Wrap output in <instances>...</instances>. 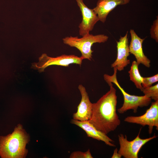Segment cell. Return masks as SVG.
Listing matches in <instances>:
<instances>
[{"label":"cell","mask_w":158,"mask_h":158,"mask_svg":"<svg viewBox=\"0 0 158 158\" xmlns=\"http://www.w3.org/2000/svg\"><path fill=\"white\" fill-rule=\"evenodd\" d=\"M105 81L109 90L97 102L92 103V116L89 121L97 129L107 135L116 129L121 121L116 113V89L111 82Z\"/></svg>","instance_id":"6da1fadb"},{"label":"cell","mask_w":158,"mask_h":158,"mask_svg":"<svg viewBox=\"0 0 158 158\" xmlns=\"http://www.w3.org/2000/svg\"><path fill=\"white\" fill-rule=\"evenodd\" d=\"M29 136L19 124L11 134L0 136V156L3 158L25 157L28 151L26 145Z\"/></svg>","instance_id":"7a4b0ae2"},{"label":"cell","mask_w":158,"mask_h":158,"mask_svg":"<svg viewBox=\"0 0 158 158\" xmlns=\"http://www.w3.org/2000/svg\"><path fill=\"white\" fill-rule=\"evenodd\" d=\"M108 38L109 37L104 34L93 35L88 33L81 38L78 36H67L63 38L62 40L64 44L78 49L81 53L80 57L83 60L91 61L93 52L92 49L93 44L96 43H104Z\"/></svg>","instance_id":"3957f363"},{"label":"cell","mask_w":158,"mask_h":158,"mask_svg":"<svg viewBox=\"0 0 158 158\" xmlns=\"http://www.w3.org/2000/svg\"><path fill=\"white\" fill-rule=\"evenodd\" d=\"M113 68L114 72L113 75H110L104 74V78L105 81H109L114 84L123 94V103L122 107L118 109V112L122 114L128 110L131 109L134 113H136L138 107L142 108L148 106L151 102V98L145 95L138 96L131 95L126 92L118 82L117 78V69L116 67Z\"/></svg>","instance_id":"277c9868"},{"label":"cell","mask_w":158,"mask_h":158,"mask_svg":"<svg viewBox=\"0 0 158 158\" xmlns=\"http://www.w3.org/2000/svg\"><path fill=\"white\" fill-rule=\"evenodd\" d=\"M141 128L136 137L133 140L129 141L127 136L121 133L118 135L120 145L118 153L125 158H138V153L142 147L150 141L156 138L157 136L154 134L149 138L142 139L139 135Z\"/></svg>","instance_id":"5b68a950"},{"label":"cell","mask_w":158,"mask_h":158,"mask_svg":"<svg viewBox=\"0 0 158 158\" xmlns=\"http://www.w3.org/2000/svg\"><path fill=\"white\" fill-rule=\"evenodd\" d=\"M83 60L80 57L75 55L64 54L52 57L44 53L39 58L38 62L32 64V68L38 70L40 72H42L47 67L52 65L67 67L70 64H76L80 66Z\"/></svg>","instance_id":"8992f818"},{"label":"cell","mask_w":158,"mask_h":158,"mask_svg":"<svg viewBox=\"0 0 158 158\" xmlns=\"http://www.w3.org/2000/svg\"><path fill=\"white\" fill-rule=\"evenodd\" d=\"M124 121L128 123L139 124L142 126H148V132L151 134L154 127L158 130V100L152 103L150 107L143 114L139 116H130L125 118Z\"/></svg>","instance_id":"52a82bcc"},{"label":"cell","mask_w":158,"mask_h":158,"mask_svg":"<svg viewBox=\"0 0 158 158\" xmlns=\"http://www.w3.org/2000/svg\"><path fill=\"white\" fill-rule=\"evenodd\" d=\"M75 0L82 16V21L78 27L79 35L83 37L93 30L95 25L99 20L93 9L88 7L83 0Z\"/></svg>","instance_id":"ba28073f"},{"label":"cell","mask_w":158,"mask_h":158,"mask_svg":"<svg viewBox=\"0 0 158 158\" xmlns=\"http://www.w3.org/2000/svg\"><path fill=\"white\" fill-rule=\"evenodd\" d=\"M128 32L125 35L121 36L118 41H116L117 54L115 61L111 64V68L116 67L117 71H121L128 64L130 60L128 59L130 55L128 37Z\"/></svg>","instance_id":"9c48e42d"},{"label":"cell","mask_w":158,"mask_h":158,"mask_svg":"<svg viewBox=\"0 0 158 158\" xmlns=\"http://www.w3.org/2000/svg\"><path fill=\"white\" fill-rule=\"evenodd\" d=\"M130 33L131 36L129 45L130 53L135 56L136 61L139 65L142 64L147 67H150V60L145 55L142 49V44L145 38L139 37L133 29L130 30Z\"/></svg>","instance_id":"30bf717a"},{"label":"cell","mask_w":158,"mask_h":158,"mask_svg":"<svg viewBox=\"0 0 158 158\" xmlns=\"http://www.w3.org/2000/svg\"><path fill=\"white\" fill-rule=\"evenodd\" d=\"M78 88L81 96L77 112L73 115V119L81 121H89L92 112V103L90 101L88 93L85 87L79 85Z\"/></svg>","instance_id":"8fae6325"},{"label":"cell","mask_w":158,"mask_h":158,"mask_svg":"<svg viewBox=\"0 0 158 158\" xmlns=\"http://www.w3.org/2000/svg\"><path fill=\"white\" fill-rule=\"evenodd\" d=\"M71 123L80 127L86 132L88 137L104 142L107 145L115 147L114 141L107 135L97 129L89 121H81L71 119Z\"/></svg>","instance_id":"7c38bea8"},{"label":"cell","mask_w":158,"mask_h":158,"mask_svg":"<svg viewBox=\"0 0 158 158\" xmlns=\"http://www.w3.org/2000/svg\"><path fill=\"white\" fill-rule=\"evenodd\" d=\"M130 0H98L96 6L93 8L99 20L105 22L109 13L116 6L129 3Z\"/></svg>","instance_id":"4fadbf2b"},{"label":"cell","mask_w":158,"mask_h":158,"mask_svg":"<svg viewBox=\"0 0 158 158\" xmlns=\"http://www.w3.org/2000/svg\"><path fill=\"white\" fill-rule=\"evenodd\" d=\"M139 65L135 61H133L128 73L130 80L134 83L137 88L142 91L143 89L142 86L143 77L141 76L140 73L138 69Z\"/></svg>","instance_id":"5bb4252c"},{"label":"cell","mask_w":158,"mask_h":158,"mask_svg":"<svg viewBox=\"0 0 158 158\" xmlns=\"http://www.w3.org/2000/svg\"><path fill=\"white\" fill-rule=\"evenodd\" d=\"M142 92L145 95L154 101L158 100V84L143 88Z\"/></svg>","instance_id":"9a60e30c"},{"label":"cell","mask_w":158,"mask_h":158,"mask_svg":"<svg viewBox=\"0 0 158 158\" xmlns=\"http://www.w3.org/2000/svg\"><path fill=\"white\" fill-rule=\"evenodd\" d=\"M158 81V74L149 77H143L142 86L143 88L149 87Z\"/></svg>","instance_id":"2e32d148"},{"label":"cell","mask_w":158,"mask_h":158,"mask_svg":"<svg viewBox=\"0 0 158 158\" xmlns=\"http://www.w3.org/2000/svg\"><path fill=\"white\" fill-rule=\"evenodd\" d=\"M153 22L150 29V34L151 38L157 42H158V17Z\"/></svg>","instance_id":"e0dca14e"},{"label":"cell","mask_w":158,"mask_h":158,"mask_svg":"<svg viewBox=\"0 0 158 158\" xmlns=\"http://www.w3.org/2000/svg\"><path fill=\"white\" fill-rule=\"evenodd\" d=\"M70 158H93L88 149L87 151L83 152L80 151H75L72 152L70 156Z\"/></svg>","instance_id":"ac0fdd59"},{"label":"cell","mask_w":158,"mask_h":158,"mask_svg":"<svg viewBox=\"0 0 158 158\" xmlns=\"http://www.w3.org/2000/svg\"><path fill=\"white\" fill-rule=\"evenodd\" d=\"M117 148H116L114 150L113 154L111 157V158H121L122 157L118 152Z\"/></svg>","instance_id":"d6986e66"}]
</instances>
